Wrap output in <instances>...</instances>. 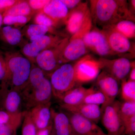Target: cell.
Here are the masks:
<instances>
[{
	"label": "cell",
	"mask_w": 135,
	"mask_h": 135,
	"mask_svg": "<svg viewBox=\"0 0 135 135\" xmlns=\"http://www.w3.org/2000/svg\"><path fill=\"white\" fill-rule=\"evenodd\" d=\"M89 3L92 21L103 28L124 20L134 21L127 1L91 0Z\"/></svg>",
	"instance_id": "6da1fadb"
},
{
	"label": "cell",
	"mask_w": 135,
	"mask_h": 135,
	"mask_svg": "<svg viewBox=\"0 0 135 135\" xmlns=\"http://www.w3.org/2000/svg\"><path fill=\"white\" fill-rule=\"evenodd\" d=\"M20 93L25 111L51 102L53 96L50 80L43 71L37 67L32 68L28 82Z\"/></svg>",
	"instance_id": "7a4b0ae2"
},
{
	"label": "cell",
	"mask_w": 135,
	"mask_h": 135,
	"mask_svg": "<svg viewBox=\"0 0 135 135\" xmlns=\"http://www.w3.org/2000/svg\"><path fill=\"white\" fill-rule=\"evenodd\" d=\"M4 56L7 71L0 89L15 90L20 92L28 82L32 64L19 53L7 52Z\"/></svg>",
	"instance_id": "3957f363"
},
{
	"label": "cell",
	"mask_w": 135,
	"mask_h": 135,
	"mask_svg": "<svg viewBox=\"0 0 135 135\" xmlns=\"http://www.w3.org/2000/svg\"><path fill=\"white\" fill-rule=\"evenodd\" d=\"M50 76L53 96L59 100L66 92L79 85L74 64H63Z\"/></svg>",
	"instance_id": "277c9868"
},
{
	"label": "cell",
	"mask_w": 135,
	"mask_h": 135,
	"mask_svg": "<svg viewBox=\"0 0 135 135\" xmlns=\"http://www.w3.org/2000/svg\"><path fill=\"white\" fill-rule=\"evenodd\" d=\"M90 13L87 16L80 28L68 40L62 54V64L79 60L86 54L88 49L84 43V36L92 29Z\"/></svg>",
	"instance_id": "5b68a950"
},
{
	"label": "cell",
	"mask_w": 135,
	"mask_h": 135,
	"mask_svg": "<svg viewBox=\"0 0 135 135\" xmlns=\"http://www.w3.org/2000/svg\"><path fill=\"white\" fill-rule=\"evenodd\" d=\"M69 38L63 39L58 45L41 52L35 59V62L44 72L50 75L59 66L63 64L62 56L64 49Z\"/></svg>",
	"instance_id": "8992f818"
},
{
	"label": "cell",
	"mask_w": 135,
	"mask_h": 135,
	"mask_svg": "<svg viewBox=\"0 0 135 135\" xmlns=\"http://www.w3.org/2000/svg\"><path fill=\"white\" fill-rule=\"evenodd\" d=\"M120 101L115 99L107 105L102 112L101 119L108 135H123L125 128L121 117Z\"/></svg>",
	"instance_id": "52a82bcc"
},
{
	"label": "cell",
	"mask_w": 135,
	"mask_h": 135,
	"mask_svg": "<svg viewBox=\"0 0 135 135\" xmlns=\"http://www.w3.org/2000/svg\"><path fill=\"white\" fill-rule=\"evenodd\" d=\"M31 42L25 45L22 52L31 62H35L38 55L42 51L58 45L62 39L57 36L44 35L33 36L30 38Z\"/></svg>",
	"instance_id": "ba28073f"
},
{
	"label": "cell",
	"mask_w": 135,
	"mask_h": 135,
	"mask_svg": "<svg viewBox=\"0 0 135 135\" xmlns=\"http://www.w3.org/2000/svg\"><path fill=\"white\" fill-rule=\"evenodd\" d=\"M98 61L101 70L106 72L119 82L126 80L134 63L125 57L114 59L102 58L99 59Z\"/></svg>",
	"instance_id": "9c48e42d"
},
{
	"label": "cell",
	"mask_w": 135,
	"mask_h": 135,
	"mask_svg": "<svg viewBox=\"0 0 135 135\" xmlns=\"http://www.w3.org/2000/svg\"><path fill=\"white\" fill-rule=\"evenodd\" d=\"M78 83L91 81L97 78L101 70L98 60L86 55L77 60L74 64Z\"/></svg>",
	"instance_id": "30bf717a"
},
{
	"label": "cell",
	"mask_w": 135,
	"mask_h": 135,
	"mask_svg": "<svg viewBox=\"0 0 135 135\" xmlns=\"http://www.w3.org/2000/svg\"><path fill=\"white\" fill-rule=\"evenodd\" d=\"M84 43L88 50L101 56L115 55L112 50L105 35L102 30L91 29L84 36Z\"/></svg>",
	"instance_id": "8fae6325"
},
{
	"label": "cell",
	"mask_w": 135,
	"mask_h": 135,
	"mask_svg": "<svg viewBox=\"0 0 135 135\" xmlns=\"http://www.w3.org/2000/svg\"><path fill=\"white\" fill-rule=\"evenodd\" d=\"M97 88L102 92L105 102L101 106V112L105 107L116 99L119 91V81L106 72L103 71L97 77Z\"/></svg>",
	"instance_id": "7c38bea8"
},
{
	"label": "cell",
	"mask_w": 135,
	"mask_h": 135,
	"mask_svg": "<svg viewBox=\"0 0 135 135\" xmlns=\"http://www.w3.org/2000/svg\"><path fill=\"white\" fill-rule=\"evenodd\" d=\"M69 113L68 116L77 135H108L94 122L79 114Z\"/></svg>",
	"instance_id": "4fadbf2b"
},
{
	"label": "cell",
	"mask_w": 135,
	"mask_h": 135,
	"mask_svg": "<svg viewBox=\"0 0 135 135\" xmlns=\"http://www.w3.org/2000/svg\"><path fill=\"white\" fill-rule=\"evenodd\" d=\"M102 31L106 36L110 47L114 54L130 52L131 45L129 39L109 26L103 27Z\"/></svg>",
	"instance_id": "5bb4252c"
},
{
	"label": "cell",
	"mask_w": 135,
	"mask_h": 135,
	"mask_svg": "<svg viewBox=\"0 0 135 135\" xmlns=\"http://www.w3.org/2000/svg\"><path fill=\"white\" fill-rule=\"evenodd\" d=\"M22 99L20 92L15 90L0 89V110L12 113H18L22 110Z\"/></svg>",
	"instance_id": "9a60e30c"
},
{
	"label": "cell",
	"mask_w": 135,
	"mask_h": 135,
	"mask_svg": "<svg viewBox=\"0 0 135 135\" xmlns=\"http://www.w3.org/2000/svg\"><path fill=\"white\" fill-rule=\"evenodd\" d=\"M90 13L88 3L81 2L68 13L66 18L68 31L73 35L80 28L87 16Z\"/></svg>",
	"instance_id": "2e32d148"
},
{
	"label": "cell",
	"mask_w": 135,
	"mask_h": 135,
	"mask_svg": "<svg viewBox=\"0 0 135 135\" xmlns=\"http://www.w3.org/2000/svg\"><path fill=\"white\" fill-rule=\"evenodd\" d=\"M51 102L35 107L29 112L37 131L46 128L53 124Z\"/></svg>",
	"instance_id": "e0dca14e"
},
{
	"label": "cell",
	"mask_w": 135,
	"mask_h": 135,
	"mask_svg": "<svg viewBox=\"0 0 135 135\" xmlns=\"http://www.w3.org/2000/svg\"><path fill=\"white\" fill-rule=\"evenodd\" d=\"M60 107L68 113L79 114L96 123L101 119L102 112L99 105L81 104L72 106L60 104Z\"/></svg>",
	"instance_id": "ac0fdd59"
},
{
	"label": "cell",
	"mask_w": 135,
	"mask_h": 135,
	"mask_svg": "<svg viewBox=\"0 0 135 135\" xmlns=\"http://www.w3.org/2000/svg\"><path fill=\"white\" fill-rule=\"evenodd\" d=\"M53 129L56 135H77L67 114L51 108Z\"/></svg>",
	"instance_id": "d6986e66"
},
{
	"label": "cell",
	"mask_w": 135,
	"mask_h": 135,
	"mask_svg": "<svg viewBox=\"0 0 135 135\" xmlns=\"http://www.w3.org/2000/svg\"><path fill=\"white\" fill-rule=\"evenodd\" d=\"M94 86L86 88L80 85H77L65 93L60 99L61 105H77L82 104L86 96L93 91Z\"/></svg>",
	"instance_id": "ffe728a7"
},
{
	"label": "cell",
	"mask_w": 135,
	"mask_h": 135,
	"mask_svg": "<svg viewBox=\"0 0 135 135\" xmlns=\"http://www.w3.org/2000/svg\"><path fill=\"white\" fill-rule=\"evenodd\" d=\"M43 12L55 22L65 19L68 14V9L60 0H51L45 5Z\"/></svg>",
	"instance_id": "44dd1931"
},
{
	"label": "cell",
	"mask_w": 135,
	"mask_h": 135,
	"mask_svg": "<svg viewBox=\"0 0 135 135\" xmlns=\"http://www.w3.org/2000/svg\"><path fill=\"white\" fill-rule=\"evenodd\" d=\"M0 38L6 43L15 46L21 41L22 33L19 29L6 26L0 29Z\"/></svg>",
	"instance_id": "7402d4cb"
},
{
	"label": "cell",
	"mask_w": 135,
	"mask_h": 135,
	"mask_svg": "<svg viewBox=\"0 0 135 135\" xmlns=\"http://www.w3.org/2000/svg\"><path fill=\"white\" fill-rule=\"evenodd\" d=\"M110 26L128 39L135 38V24L133 21L124 20Z\"/></svg>",
	"instance_id": "603a6c76"
},
{
	"label": "cell",
	"mask_w": 135,
	"mask_h": 135,
	"mask_svg": "<svg viewBox=\"0 0 135 135\" xmlns=\"http://www.w3.org/2000/svg\"><path fill=\"white\" fill-rule=\"evenodd\" d=\"M31 8L28 2H18L15 5L6 10L2 14L3 16H27L31 13Z\"/></svg>",
	"instance_id": "cb8c5ba5"
},
{
	"label": "cell",
	"mask_w": 135,
	"mask_h": 135,
	"mask_svg": "<svg viewBox=\"0 0 135 135\" xmlns=\"http://www.w3.org/2000/svg\"><path fill=\"white\" fill-rule=\"evenodd\" d=\"M121 97L124 101L135 102V81L125 80L121 81Z\"/></svg>",
	"instance_id": "d4e9b609"
},
{
	"label": "cell",
	"mask_w": 135,
	"mask_h": 135,
	"mask_svg": "<svg viewBox=\"0 0 135 135\" xmlns=\"http://www.w3.org/2000/svg\"><path fill=\"white\" fill-rule=\"evenodd\" d=\"M120 112L124 124L135 116V102L123 101L120 102Z\"/></svg>",
	"instance_id": "484cf974"
},
{
	"label": "cell",
	"mask_w": 135,
	"mask_h": 135,
	"mask_svg": "<svg viewBox=\"0 0 135 135\" xmlns=\"http://www.w3.org/2000/svg\"><path fill=\"white\" fill-rule=\"evenodd\" d=\"M105 102V98L103 93L95 88L92 92L88 94L82 104L103 105Z\"/></svg>",
	"instance_id": "4316f807"
},
{
	"label": "cell",
	"mask_w": 135,
	"mask_h": 135,
	"mask_svg": "<svg viewBox=\"0 0 135 135\" xmlns=\"http://www.w3.org/2000/svg\"><path fill=\"white\" fill-rule=\"evenodd\" d=\"M23 120L22 135H36L37 129L29 111H25Z\"/></svg>",
	"instance_id": "83f0119b"
},
{
	"label": "cell",
	"mask_w": 135,
	"mask_h": 135,
	"mask_svg": "<svg viewBox=\"0 0 135 135\" xmlns=\"http://www.w3.org/2000/svg\"><path fill=\"white\" fill-rule=\"evenodd\" d=\"M25 111L18 113H12L7 111L0 110V124L22 122Z\"/></svg>",
	"instance_id": "f1b7e54d"
},
{
	"label": "cell",
	"mask_w": 135,
	"mask_h": 135,
	"mask_svg": "<svg viewBox=\"0 0 135 135\" xmlns=\"http://www.w3.org/2000/svg\"><path fill=\"white\" fill-rule=\"evenodd\" d=\"M50 28L38 24L30 25L27 30V34L29 38L33 36L46 35Z\"/></svg>",
	"instance_id": "f546056e"
},
{
	"label": "cell",
	"mask_w": 135,
	"mask_h": 135,
	"mask_svg": "<svg viewBox=\"0 0 135 135\" xmlns=\"http://www.w3.org/2000/svg\"><path fill=\"white\" fill-rule=\"evenodd\" d=\"M22 122L0 124V135H16Z\"/></svg>",
	"instance_id": "4dcf8cb0"
},
{
	"label": "cell",
	"mask_w": 135,
	"mask_h": 135,
	"mask_svg": "<svg viewBox=\"0 0 135 135\" xmlns=\"http://www.w3.org/2000/svg\"><path fill=\"white\" fill-rule=\"evenodd\" d=\"M28 21L27 16H3V24L7 26L15 24H23Z\"/></svg>",
	"instance_id": "1f68e13d"
},
{
	"label": "cell",
	"mask_w": 135,
	"mask_h": 135,
	"mask_svg": "<svg viewBox=\"0 0 135 135\" xmlns=\"http://www.w3.org/2000/svg\"><path fill=\"white\" fill-rule=\"evenodd\" d=\"M36 24L40 25L50 28L55 25V22L49 17L43 13H40L36 15L35 18Z\"/></svg>",
	"instance_id": "d6a6232c"
},
{
	"label": "cell",
	"mask_w": 135,
	"mask_h": 135,
	"mask_svg": "<svg viewBox=\"0 0 135 135\" xmlns=\"http://www.w3.org/2000/svg\"><path fill=\"white\" fill-rule=\"evenodd\" d=\"M125 130L123 135H135V116L124 124Z\"/></svg>",
	"instance_id": "836d02e7"
},
{
	"label": "cell",
	"mask_w": 135,
	"mask_h": 135,
	"mask_svg": "<svg viewBox=\"0 0 135 135\" xmlns=\"http://www.w3.org/2000/svg\"><path fill=\"white\" fill-rule=\"evenodd\" d=\"M49 1V0H30L28 3L31 8L37 10L43 9Z\"/></svg>",
	"instance_id": "e575fe53"
},
{
	"label": "cell",
	"mask_w": 135,
	"mask_h": 135,
	"mask_svg": "<svg viewBox=\"0 0 135 135\" xmlns=\"http://www.w3.org/2000/svg\"><path fill=\"white\" fill-rule=\"evenodd\" d=\"M6 71L7 67L4 55L0 52V86L5 78Z\"/></svg>",
	"instance_id": "d590c367"
},
{
	"label": "cell",
	"mask_w": 135,
	"mask_h": 135,
	"mask_svg": "<svg viewBox=\"0 0 135 135\" xmlns=\"http://www.w3.org/2000/svg\"><path fill=\"white\" fill-rule=\"evenodd\" d=\"M14 0H0V12H3L18 2Z\"/></svg>",
	"instance_id": "8d00e7d4"
},
{
	"label": "cell",
	"mask_w": 135,
	"mask_h": 135,
	"mask_svg": "<svg viewBox=\"0 0 135 135\" xmlns=\"http://www.w3.org/2000/svg\"><path fill=\"white\" fill-rule=\"evenodd\" d=\"M68 9H73L82 2L79 0H60Z\"/></svg>",
	"instance_id": "74e56055"
},
{
	"label": "cell",
	"mask_w": 135,
	"mask_h": 135,
	"mask_svg": "<svg viewBox=\"0 0 135 135\" xmlns=\"http://www.w3.org/2000/svg\"><path fill=\"white\" fill-rule=\"evenodd\" d=\"M53 128V124L46 128L37 131L36 135H50Z\"/></svg>",
	"instance_id": "f35d334b"
},
{
	"label": "cell",
	"mask_w": 135,
	"mask_h": 135,
	"mask_svg": "<svg viewBox=\"0 0 135 135\" xmlns=\"http://www.w3.org/2000/svg\"><path fill=\"white\" fill-rule=\"evenodd\" d=\"M129 80L135 81V62L133 64L130 72L129 74Z\"/></svg>",
	"instance_id": "ab89813d"
},
{
	"label": "cell",
	"mask_w": 135,
	"mask_h": 135,
	"mask_svg": "<svg viewBox=\"0 0 135 135\" xmlns=\"http://www.w3.org/2000/svg\"><path fill=\"white\" fill-rule=\"evenodd\" d=\"M3 24V16L2 14L0 12V29Z\"/></svg>",
	"instance_id": "60d3db41"
},
{
	"label": "cell",
	"mask_w": 135,
	"mask_h": 135,
	"mask_svg": "<svg viewBox=\"0 0 135 135\" xmlns=\"http://www.w3.org/2000/svg\"><path fill=\"white\" fill-rule=\"evenodd\" d=\"M135 1L134 0H133V1H131V7H133V10H135Z\"/></svg>",
	"instance_id": "b9f144b4"
},
{
	"label": "cell",
	"mask_w": 135,
	"mask_h": 135,
	"mask_svg": "<svg viewBox=\"0 0 135 135\" xmlns=\"http://www.w3.org/2000/svg\"><path fill=\"white\" fill-rule=\"evenodd\" d=\"M50 135H56L55 134V131H54V129L53 128V129H52V131H51V133H50Z\"/></svg>",
	"instance_id": "7bdbcfd3"
}]
</instances>
